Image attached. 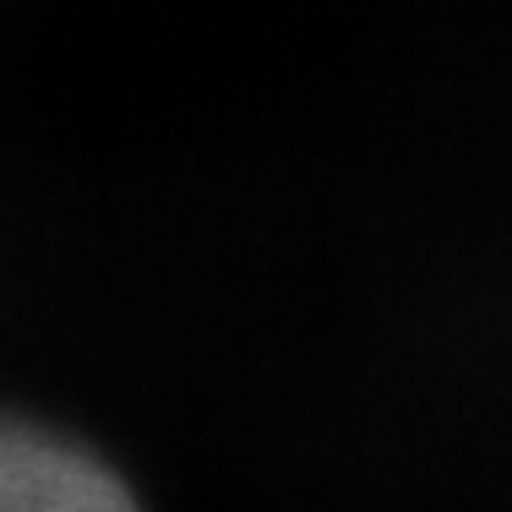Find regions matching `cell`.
<instances>
[{"mask_svg": "<svg viewBox=\"0 0 512 512\" xmlns=\"http://www.w3.org/2000/svg\"><path fill=\"white\" fill-rule=\"evenodd\" d=\"M0 512H142L104 458L33 420L0 414Z\"/></svg>", "mask_w": 512, "mask_h": 512, "instance_id": "obj_1", "label": "cell"}]
</instances>
